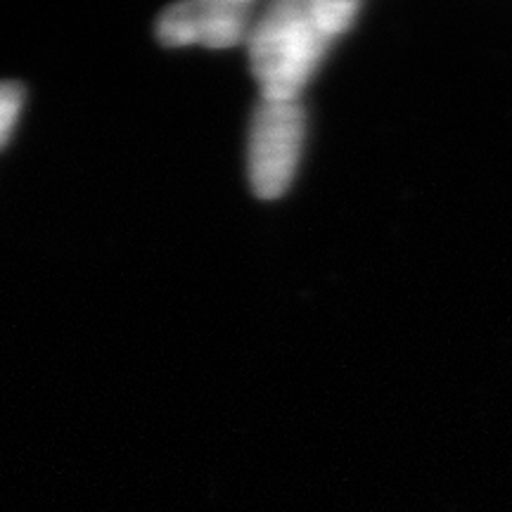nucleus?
Segmentation results:
<instances>
[{"instance_id":"3","label":"nucleus","mask_w":512,"mask_h":512,"mask_svg":"<svg viewBox=\"0 0 512 512\" xmlns=\"http://www.w3.org/2000/svg\"><path fill=\"white\" fill-rule=\"evenodd\" d=\"M254 8L252 0H190L171 5L157 19V38L169 48H233L247 41Z\"/></svg>"},{"instance_id":"4","label":"nucleus","mask_w":512,"mask_h":512,"mask_svg":"<svg viewBox=\"0 0 512 512\" xmlns=\"http://www.w3.org/2000/svg\"><path fill=\"white\" fill-rule=\"evenodd\" d=\"M24 110V88L15 81H0V150L10 143Z\"/></svg>"},{"instance_id":"2","label":"nucleus","mask_w":512,"mask_h":512,"mask_svg":"<svg viewBox=\"0 0 512 512\" xmlns=\"http://www.w3.org/2000/svg\"><path fill=\"white\" fill-rule=\"evenodd\" d=\"M306 117L299 100H261L247 143L249 183L261 200L283 197L297 176Z\"/></svg>"},{"instance_id":"1","label":"nucleus","mask_w":512,"mask_h":512,"mask_svg":"<svg viewBox=\"0 0 512 512\" xmlns=\"http://www.w3.org/2000/svg\"><path fill=\"white\" fill-rule=\"evenodd\" d=\"M354 0H280L254 19L249 67L261 100H299L332 43L354 24Z\"/></svg>"}]
</instances>
